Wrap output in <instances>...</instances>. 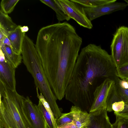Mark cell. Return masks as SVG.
<instances>
[{"instance_id":"9","label":"cell","mask_w":128,"mask_h":128,"mask_svg":"<svg viewBox=\"0 0 128 128\" xmlns=\"http://www.w3.org/2000/svg\"><path fill=\"white\" fill-rule=\"evenodd\" d=\"M115 83L114 80L107 78L96 88L94 93V102L89 112L106 108L107 97L110 88Z\"/></svg>"},{"instance_id":"21","label":"cell","mask_w":128,"mask_h":128,"mask_svg":"<svg viewBox=\"0 0 128 128\" xmlns=\"http://www.w3.org/2000/svg\"><path fill=\"white\" fill-rule=\"evenodd\" d=\"M36 90L37 97L41 101L47 111L50 114L53 124L54 128H56L57 126L56 124V118L48 103L42 94L41 93H40V94H39L38 91V89L37 88H36Z\"/></svg>"},{"instance_id":"30","label":"cell","mask_w":128,"mask_h":128,"mask_svg":"<svg viewBox=\"0 0 128 128\" xmlns=\"http://www.w3.org/2000/svg\"><path fill=\"white\" fill-rule=\"evenodd\" d=\"M20 29L22 32L26 33L28 30L29 28L27 26H24L22 27L21 26Z\"/></svg>"},{"instance_id":"14","label":"cell","mask_w":128,"mask_h":128,"mask_svg":"<svg viewBox=\"0 0 128 128\" xmlns=\"http://www.w3.org/2000/svg\"><path fill=\"white\" fill-rule=\"evenodd\" d=\"M0 49L4 54L6 60L14 68H16L21 63L22 56L15 53L10 47L2 44L0 46Z\"/></svg>"},{"instance_id":"26","label":"cell","mask_w":128,"mask_h":128,"mask_svg":"<svg viewBox=\"0 0 128 128\" xmlns=\"http://www.w3.org/2000/svg\"><path fill=\"white\" fill-rule=\"evenodd\" d=\"M125 105V103L122 101L116 102L112 104V109L114 112H120L124 110Z\"/></svg>"},{"instance_id":"22","label":"cell","mask_w":128,"mask_h":128,"mask_svg":"<svg viewBox=\"0 0 128 128\" xmlns=\"http://www.w3.org/2000/svg\"><path fill=\"white\" fill-rule=\"evenodd\" d=\"M37 107L42 113L48 128H54L51 117L40 100H39Z\"/></svg>"},{"instance_id":"13","label":"cell","mask_w":128,"mask_h":128,"mask_svg":"<svg viewBox=\"0 0 128 128\" xmlns=\"http://www.w3.org/2000/svg\"><path fill=\"white\" fill-rule=\"evenodd\" d=\"M73 118V122L77 128H86L89 122V113L79 108L72 106L70 112Z\"/></svg>"},{"instance_id":"31","label":"cell","mask_w":128,"mask_h":128,"mask_svg":"<svg viewBox=\"0 0 128 128\" xmlns=\"http://www.w3.org/2000/svg\"><path fill=\"white\" fill-rule=\"evenodd\" d=\"M0 128H4L1 123L0 122Z\"/></svg>"},{"instance_id":"27","label":"cell","mask_w":128,"mask_h":128,"mask_svg":"<svg viewBox=\"0 0 128 128\" xmlns=\"http://www.w3.org/2000/svg\"><path fill=\"white\" fill-rule=\"evenodd\" d=\"M114 114L119 116L123 117L128 118V105L125 104L124 110L120 112H114Z\"/></svg>"},{"instance_id":"4","label":"cell","mask_w":128,"mask_h":128,"mask_svg":"<svg viewBox=\"0 0 128 128\" xmlns=\"http://www.w3.org/2000/svg\"><path fill=\"white\" fill-rule=\"evenodd\" d=\"M0 94V122L4 128H32L22 110L24 97L6 88Z\"/></svg>"},{"instance_id":"2","label":"cell","mask_w":128,"mask_h":128,"mask_svg":"<svg viewBox=\"0 0 128 128\" xmlns=\"http://www.w3.org/2000/svg\"><path fill=\"white\" fill-rule=\"evenodd\" d=\"M118 76L111 56L101 46L90 44L82 48L65 92L66 99L90 112L96 88L107 78Z\"/></svg>"},{"instance_id":"1","label":"cell","mask_w":128,"mask_h":128,"mask_svg":"<svg viewBox=\"0 0 128 128\" xmlns=\"http://www.w3.org/2000/svg\"><path fill=\"white\" fill-rule=\"evenodd\" d=\"M82 42L75 28L66 22L44 27L38 32L35 47L52 91L59 100L65 96Z\"/></svg>"},{"instance_id":"8","label":"cell","mask_w":128,"mask_h":128,"mask_svg":"<svg viewBox=\"0 0 128 128\" xmlns=\"http://www.w3.org/2000/svg\"><path fill=\"white\" fill-rule=\"evenodd\" d=\"M16 69L6 60L0 49V82L7 89L16 91Z\"/></svg>"},{"instance_id":"33","label":"cell","mask_w":128,"mask_h":128,"mask_svg":"<svg viewBox=\"0 0 128 128\" xmlns=\"http://www.w3.org/2000/svg\"></svg>"},{"instance_id":"24","label":"cell","mask_w":128,"mask_h":128,"mask_svg":"<svg viewBox=\"0 0 128 128\" xmlns=\"http://www.w3.org/2000/svg\"><path fill=\"white\" fill-rule=\"evenodd\" d=\"M116 120L112 124L113 128H128V118L115 114Z\"/></svg>"},{"instance_id":"15","label":"cell","mask_w":128,"mask_h":128,"mask_svg":"<svg viewBox=\"0 0 128 128\" xmlns=\"http://www.w3.org/2000/svg\"><path fill=\"white\" fill-rule=\"evenodd\" d=\"M114 81L117 91L122 100L128 105V81L122 80L118 77Z\"/></svg>"},{"instance_id":"28","label":"cell","mask_w":128,"mask_h":128,"mask_svg":"<svg viewBox=\"0 0 128 128\" xmlns=\"http://www.w3.org/2000/svg\"><path fill=\"white\" fill-rule=\"evenodd\" d=\"M56 128H77L74 122L63 125Z\"/></svg>"},{"instance_id":"16","label":"cell","mask_w":128,"mask_h":128,"mask_svg":"<svg viewBox=\"0 0 128 128\" xmlns=\"http://www.w3.org/2000/svg\"><path fill=\"white\" fill-rule=\"evenodd\" d=\"M18 26L13 22L8 14L0 10V28L5 31L7 35L8 33L14 31Z\"/></svg>"},{"instance_id":"18","label":"cell","mask_w":128,"mask_h":128,"mask_svg":"<svg viewBox=\"0 0 128 128\" xmlns=\"http://www.w3.org/2000/svg\"><path fill=\"white\" fill-rule=\"evenodd\" d=\"M77 3L84 7L93 8L112 3L116 0H70Z\"/></svg>"},{"instance_id":"23","label":"cell","mask_w":128,"mask_h":128,"mask_svg":"<svg viewBox=\"0 0 128 128\" xmlns=\"http://www.w3.org/2000/svg\"><path fill=\"white\" fill-rule=\"evenodd\" d=\"M57 127L73 122V118L70 113L62 114L56 120Z\"/></svg>"},{"instance_id":"5","label":"cell","mask_w":128,"mask_h":128,"mask_svg":"<svg viewBox=\"0 0 128 128\" xmlns=\"http://www.w3.org/2000/svg\"><path fill=\"white\" fill-rule=\"evenodd\" d=\"M113 36L110 46L111 55L118 68L128 64V27H119Z\"/></svg>"},{"instance_id":"19","label":"cell","mask_w":128,"mask_h":128,"mask_svg":"<svg viewBox=\"0 0 128 128\" xmlns=\"http://www.w3.org/2000/svg\"><path fill=\"white\" fill-rule=\"evenodd\" d=\"M122 101L116 90L115 83L110 88L106 100V110L107 111H112V105L114 103Z\"/></svg>"},{"instance_id":"32","label":"cell","mask_w":128,"mask_h":128,"mask_svg":"<svg viewBox=\"0 0 128 128\" xmlns=\"http://www.w3.org/2000/svg\"><path fill=\"white\" fill-rule=\"evenodd\" d=\"M124 1L127 4L128 6V0H124Z\"/></svg>"},{"instance_id":"17","label":"cell","mask_w":128,"mask_h":128,"mask_svg":"<svg viewBox=\"0 0 128 128\" xmlns=\"http://www.w3.org/2000/svg\"><path fill=\"white\" fill-rule=\"evenodd\" d=\"M40 1L55 12L57 18L59 22L64 20L68 21L70 20L69 17L59 7L54 0H40Z\"/></svg>"},{"instance_id":"25","label":"cell","mask_w":128,"mask_h":128,"mask_svg":"<svg viewBox=\"0 0 128 128\" xmlns=\"http://www.w3.org/2000/svg\"><path fill=\"white\" fill-rule=\"evenodd\" d=\"M117 76L120 79L128 80V64L116 68Z\"/></svg>"},{"instance_id":"11","label":"cell","mask_w":128,"mask_h":128,"mask_svg":"<svg viewBox=\"0 0 128 128\" xmlns=\"http://www.w3.org/2000/svg\"><path fill=\"white\" fill-rule=\"evenodd\" d=\"M106 108L99 110L89 114V122L86 128H113Z\"/></svg>"},{"instance_id":"29","label":"cell","mask_w":128,"mask_h":128,"mask_svg":"<svg viewBox=\"0 0 128 128\" xmlns=\"http://www.w3.org/2000/svg\"><path fill=\"white\" fill-rule=\"evenodd\" d=\"M2 44H4L9 46L13 50V48L12 45L11 43L7 36L6 37L4 38L2 41V44L0 45V46L2 45Z\"/></svg>"},{"instance_id":"20","label":"cell","mask_w":128,"mask_h":128,"mask_svg":"<svg viewBox=\"0 0 128 128\" xmlns=\"http://www.w3.org/2000/svg\"><path fill=\"white\" fill-rule=\"evenodd\" d=\"M19 0H2L0 2V10L8 14L14 10Z\"/></svg>"},{"instance_id":"10","label":"cell","mask_w":128,"mask_h":128,"mask_svg":"<svg viewBox=\"0 0 128 128\" xmlns=\"http://www.w3.org/2000/svg\"><path fill=\"white\" fill-rule=\"evenodd\" d=\"M127 4L124 2H116L93 8L84 7L86 16L91 22L102 16L109 14L113 12L124 9Z\"/></svg>"},{"instance_id":"6","label":"cell","mask_w":128,"mask_h":128,"mask_svg":"<svg viewBox=\"0 0 128 128\" xmlns=\"http://www.w3.org/2000/svg\"><path fill=\"white\" fill-rule=\"evenodd\" d=\"M57 6L70 18L81 26L92 29V24L86 16L84 7L70 0H54Z\"/></svg>"},{"instance_id":"3","label":"cell","mask_w":128,"mask_h":128,"mask_svg":"<svg viewBox=\"0 0 128 128\" xmlns=\"http://www.w3.org/2000/svg\"><path fill=\"white\" fill-rule=\"evenodd\" d=\"M21 54L23 62L31 74L36 88L48 103L55 116L62 113L57 104V98L54 93L42 66L40 59L32 40L26 34L23 43Z\"/></svg>"},{"instance_id":"7","label":"cell","mask_w":128,"mask_h":128,"mask_svg":"<svg viewBox=\"0 0 128 128\" xmlns=\"http://www.w3.org/2000/svg\"><path fill=\"white\" fill-rule=\"evenodd\" d=\"M22 108L24 114L32 128H48L37 105L33 103L28 96L24 98Z\"/></svg>"},{"instance_id":"12","label":"cell","mask_w":128,"mask_h":128,"mask_svg":"<svg viewBox=\"0 0 128 128\" xmlns=\"http://www.w3.org/2000/svg\"><path fill=\"white\" fill-rule=\"evenodd\" d=\"M21 26L18 25L14 31L8 33L7 36L13 48V50L16 54H21L25 32H22Z\"/></svg>"}]
</instances>
